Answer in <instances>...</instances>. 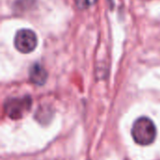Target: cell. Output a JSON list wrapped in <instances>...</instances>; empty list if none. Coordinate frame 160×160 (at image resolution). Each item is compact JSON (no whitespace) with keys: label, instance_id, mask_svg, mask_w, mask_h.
I'll return each mask as SVG.
<instances>
[{"label":"cell","instance_id":"cell-1","mask_svg":"<svg viewBox=\"0 0 160 160\" xmlns=\"http://www.w3.org/2000/svg\"><path fill=\"white\" fill-rule=\"evenodd\" d=\"M131 135L136 143L140 145H149L156 140L157 128L151 119L141 117L133 124Z\"/></svg>","mask_w":160,"mask_h":160},{"label":"cell","instance_id":"cell-2","mask_svg":"<svg viewBox=\"0 0 160 160\" xmlns=\"http://www.w3.org/2000/svg\"><path fill=\"white\" fill-rule=\"evenodd\" d=\"M32 106V99L30 97L15 98L7 99L4 104V111L6 114L13 120H17L24 116Z\"/></svg>","mask_w":160,"mask_h":160},{"label":"cell","instance_id":"cell-3","mask_svg":"<svg viewBox=\"0 0 160 160\" xmlns=\"http://www.w3.org/2000/svg\"><path fill=\"white\" fill-rule=\"evenodd\" d=\"M38 44V38L30 29H21L16 33L14 38L15 48L22 53H29L33 52Z\"/></svg>","mask_w":160,"mask_h":160},{"label":"cell","instance_id":"cell-4","mask_svg":"<svg viewBox=\"0 0 160 160\" xmlns=\"http://www.w3.org/2000/svg\"><path fill=\"white\" fill-rule=\"evenodd\" d=\"M47 71L38 63L34 64L29 70V79L31 82L37 85H43L47 81Z\"/></svg>","mask_w":160,"mask_h":160},{"label":"cell","instance_id":"cell-5","mask_svg":"<svg viewBox=\"0 0 160 160\" xmlns=\"http://www.w3.org/2000/svg\"><path fill=\"white\" fill-rule=\"evenodd\" d=\"M75 1L80 8H87L97 2V0H75Z\"/></svg>","mask_w":160,"mask_h":160}]
</instances>
